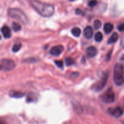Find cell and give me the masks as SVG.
Listing matches in <instances>:
<instances>
[{"label":"cell","mask_w":124,"mask_h":124,"mask_svg":"<svg viewBox=\"0 0 124 124\" xmlns=\"http://www.w3.org/2000/svg\"><path fill=\"white\" fill-rule=\"evenodd\" d=\"M101 99L104 102L110 104L113 103L115 100V94L114 92L111 88H108L102 96H101Z\"/></svg>","instance_id":"8992f818"},{"label":"cell","mask_w":124,"mask_h":124,"mask_svg":"<svg viewBox=\"0 0 124 124\" xmlns=\"http://www.w3.org/2000/svg\"><path fill=\"white\" fill-rule=\"evenodd\" d=\"M117 29L119 31H122L124 30V23H122L117 25Z\"/></svg>","instance_id":"603a6c76"},{"label":"cell","mask_w":124,"mask_h":124,"mask_svg":"<svg viewBox=\"0 0 124 124\" xmlns=\"http://www.w3.org/2000/svg\"><path fill=\"white\" fill-rule=\"evenodd\" d=\"M24 94L23 93L21 92H18V91H15V90H12L9 93V96L12 98H22L23 96H24Z\"/></svg>","instance_id":"7c38bea8"},{"label":"cell","mask_w":124,"mask_h":124,"mask_svg":"<svg viewBox=\"0 0 124 124\" xmlns=\"http://www.w3.org/2000/svg\"><path fill=\"white\" fill-rule=\"evenodd\" d=\"M55 64L57 65L60 69H63V62L62 61H55Z\"/></svg>","instance_id":"44dd1931"},{"label":"cell","mask_w":124,"mask_h":124,"mask_svg":"<svg viewBox=\"0 0 124 124\" xmlns=\"http://www.w3.org/2000/svg\"><path fill=\"white\" fill-rule=\"evenodd\" d=\"M15 67V62L12 59H0V70L9 71L13 70Z\"/></svg>","instance_id":"277c9868"},{"label":"cell","mask_w":124,"mask_h":124,"mask_svg":"<svg viewBox=\"0 0 124 124\" xmlns=\"http://www.w3.org/2000/svg\"><path fill=\"white\" fill-rule=\"evenodd\" d=\"M84 36L86 39H91L93 35V30L91 26H87L85 27L83 31Z\"/></svg>","instance_id":"8fae6325"},{"label":"cell","mask_w":124,"mask_h":124,"mask_svg":"<svg viewBox=\"0 0 124 124\" xmlns=\"http://www.w3.org/2000/svg\"><path fill=\"white\" fill-rule=\"evenodd\" d=\"M113 28H114V25L112 23H107L105 24L104 27H103V30L105 32V33L109 34L113 30Z\"/></svg>","instance_id":"4fadbf2b"},{"label":"cell","mask_w":124,"mask_h":124,"mask_svg":"<svg viewBox=\"0 0 124 124\" xmlns=\"http://www.w3.org/2000/svg\"><path fill=\"white\" fill-rule=\"evenodd\" d=\"M71 33L75 37H79L81 34V30L79 27H74L71 30Z\"/></svg>","instance_id":"9a60e30c"},{"label":"cell","mask_w":124,"mask_h":124,"mask_svg":"<svg viewBox=\"0 0 124 124\" xmlns=\"http://www.w3.org/2000/svg\"><path fill=\"white\" fill-rule=\"evenodd\" d=\"M108 113L115 117H119L123 115L124 111L120 107H115V108H110L108 110Z\"/></svg>","instance_id":"52a82bcc"},{"label":"cell","mask_w":124,"mask_h":124,"mask_svg":"<svg viewBox=\"0 0 124 124\" xmlns=\"http://www.w3.org/2000/svg\"><path fill=\"white\" fill-rule=\"evenodd\" d=\"M65 62H66V65L67 66H70V65H73V64L75 63V61H74V60L72 58H71V57H68V58H66L65 59Z\"/></svg>","instance_id":"ac0fdd59"},{"label":"cell","mask_w":124,"mask_h":124,"mask_svg":"<svg viewBox=\"0 0 124 124\" xmlns=\"http://www.w3.org/2000/svg\"><path fill=\"white\" fill-rule=\"evenodd\" d=\"M114 81L115 84L120 86L124 84V69L121 64H116L114 69Z\"/></svg>","instance_id":"3957f363"},{"label":"cell","mask_w":124,"mask_h":124,"mask_svg":"<svg viewBox=\"0 0 124 124\" xmlns=\"http://www.w3.org/2000/svg\"><path fill=\"white\" fill-rule=\"evenodd\" d=\"M86 53L89 58H94L97 54V50L93 46H90L86 49Z\"/></svg>","instance_id":"30bf717a"},{"label":"cell","mask_w":124,"mask_h":124,"mask_svg":"<svg viewBox=\"0 0 124 124\" xmlns=\"http://www.w3.org/2000/svg\"><path fill=\"white\" fill-rule=\"evenodd\" d=\"M63 47L61 45H58V46H53V47L51 48V49L50 50L49 53L50 54H52L53 56H58L60 55L63 52Z\"/></svg>","instance_id":"ba28073f"},{"label":"cell","mask_w":124,"mask_h":124,"mask_svg":"<svg viewBox=\"0 0 124 124\" xmlns=\"http://www.w3.org/2000/svg\"><path fill=\"white\" fill-rule=\"evenodd\" d=\"M75 13H76V14L81 15H85V13L80 9H77L76 11H75Z\"/></svg>","instance_id":"d4e9b609"},{"label":"cell","mask_w":124,"mask_h":124,"mask_svg":"<svg viewBox=\"0 0 124 124\" xmlns=\"http://www.w3.org/2000/svg\"><path fill=\"white\" fill-rule=\"evenodd\" d=\"M94 26L95 29L98 30V29H100L101 26H102V23H101V21L100 20L97 19V20L95 21L94 23Z\"/></svg>","instance_id":"ffe728a7"},{"label":"cell","mask_w":124,"mask_h":124,"mask_svg":"<svg viewBox=\"0 0 124 124\" xmlns=\"http://www.w3.org/2000/svg\"><path fill=\"white\" fill-rule=\"evenodd\" d=\"M97 4V0H91V1H89L88 6H90V7H94Z\"/></svg>","instance_id":"7402d4cb"},{"label":"cell","mask_w":124,"mask_h":124,"mask_svg":"<svg viewBox=\"0 0 124 124\" xmlns=\"http://www.w3.org/2000/svg\"><path fill=\"white\" fill-rule=\"evenodd\" d=\"M0 124H5V123L4 122H2V121H0Z\"/></svg>","instance_id":"4316f807"},{"label":"cell","mask_w":124,"mask_h":124,"mask_svg":"<svg viewBox=\"0 0 124 124\" xmlns=\"http://www.w3.org/2000/svg\"><path fill=\"white\" fill-rule=\"evenodd\" d=\"M69 1H75V0H69Z\"/></svg>","instance_id":"83f0119b"},{"label":"cell","mask_w":124,"mask_h":124,"mask_svg":"<svg viewBox=\"0 0 124 124\" xmlns=\"http://www.w3.org/2000/svg\"><path fill=\"white\" fill-rule=\"evenodd\" d=\"M1 33H2V35L4 36V37L6 39L10 38L11 37V30L8 26L7 25H4V26L2 27L1 29Z\"/></svg>","instance_id":"9c48e42d"},{"label":"cell","mask_w":124,"mask_h":124,"mask_svg":"<svg viewBox=\"0 0 124 124\" xmlns=\"http://www.w3.org/2000/svg\"><path fill=\"white\" fill-rule=\"evenodd\" d=\"M94 39H95V41L97 42H100L102 41L103 39V35L101 32L100 31H98V32L96 33L95 34V36H94Z\"/></svg>","instance_id":"2e32d148"},{"label":"cell","mask_w":124,"mask_h":124,"mask_svg":"<svg viewBox=\"0 0 124 124\" xmlns=\"http://www.w3.org/2000/svg\"><path fill=\"white\" fill-rule=\"evenodd\" d=\"M8 15L10 17L17 19L24 24H26L29 22L26 15L19 8H9L8 10Z\"/></svg>","instance_id":"7a4b0ae2"},{"label":"cell","mask_w":124,"mask_h":124,"mask_svg":"<svg viewBox=\"0 0 124 124\" xmlns=\"http://www.w3.org/2000/svg\"><path fill=\"white\" fill-rule=\"evenodd\" d=\"M120 45H121L122 47H124V35L122 36L121 39V41H120Z\"/></svg>","instance_id":"484cf974"},{"label":"cell","mask_w":124,"mask_h":124,"mask_svg":"<svg viewBox=\"0 0 124 124\" xmlns=\"http://www.w3.org/2000/svg\"><path fill=\"white\" fill-rule=\"evenodd\" d=\"M1 36H0V40H1Z\"/></svg>","instance_id":"f1b7e54d"},{"label":"cell","mask_w":124,"mask_h":124,"mask_svg":"<svg viewBox=\"0 0 124 124\" xmlns=\"http://www.w3.org/2000/svg\"><path fill=\"white\" fill-rule=\"evenodd\" d=\"M118 38H119L118 34L115 32L113 33L111 36V37L109 38V39L108 40V44H110L114 43V42H115L117 41Z\"/></svg>","instance_id":"5bb4252c"},{"label":"cell","mask_w":124,"mask_h":124,"mask_svg":"<svg viewBox=\"0 0 124 124\" xmlns=\"http://www.w3.org/2000/svg\"><path fill=\"white\" fill-rule=\"evenodd\" d=\"M111 53H112V51H109V52L107 53L106 55V61L107 62L109 61L110 60Z\"/></svg>","instance_id":"cb8c5ba5"},{"label":"cell","mask_w":124,"mask_h":124,"mask_svg":"<svg viewBox=\"0 0 124 124\" xmlns=\"http://www.w3.org/2000/svg\"><path fill=\"white\" fill-rule=\"evenodd\" d=\"M108 78V73L106 72L103 75V76H102L101 79L98 82L92 85V89L93 90L96 91V92H100V91L102 90L105 87V85L106 84Z\"/></svg>","instance_id":"5b68a950"},{"label":"cell","mask_w":124,"mask_h":124,"mask_svg":"<svg viewBox=\"0 0 124 124\" xmlns=\"http://www.w3.org/2000/svg\"><path fill=\"white\" fill-rule=\"evenodd\" d=\"M21 47V44L19 42L18 43H16L13 45V47H12V51L13 52H17L18 51H19L20 50Z\"/></svg>","instance_id":"d6986e66"},{"label":"cell","mask_w":124,"mask_h":124,"mask_svg":"<svg viewBox=\"0 0 124 124\" xmlns=\"http://www.w3.org/2000/svg\"><path fill=\"white\" fill-rule=\"evenodd\" d=\"M30 4L39 15L43 17H50L54 13V7L51 4L42 3L37 1H30Z\"/></svg>","instance_id":"6da1fadb"},{"label":"cell","mask_w":124,"mask_h":124,"mask_svg":"<svg viewBox=\"0 0 124 124\" xmlns=\"http://www.w3.org/2000/svg\"><path fill=\"white\" fill-rule=\"evenodd\" d=\"M21 25L19 24H18V23H15V22H13L12 23V29H13V30L15 31H19L21 30Z\"/></svg>","instance_id":"e0dca14e"}]
</instances>
